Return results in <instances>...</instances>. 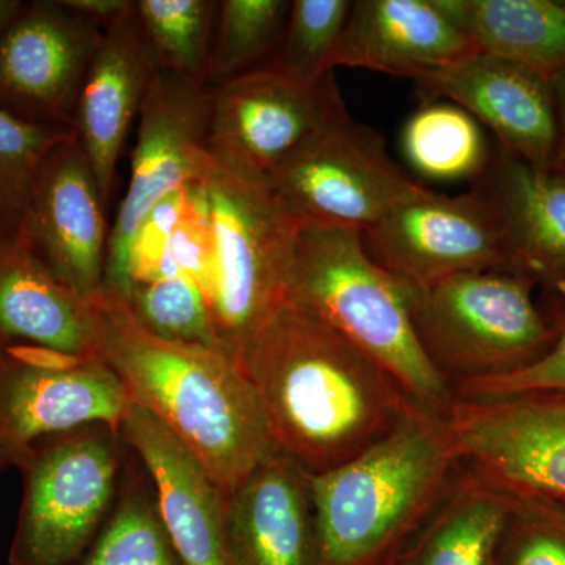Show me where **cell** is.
<instances>
[{"label": "cell", "instance_id": "20", "mask_svg": "<svg viewBox=\"0 0 565 565\" xmlns=\"http://www.w3.org/2000/svg\"><path fill=\"white\" fill-rule=\"evenodd\" d=\"M473 185L497 212L508 269L565 296V174L535 169L497 145Z\"/></svg>", "mask_w": 565, "mask_h": 565}, {"label": "cell", "instance_id": "5", "mask_svg": "<svg viewBox=\"0 0 565 565\" xmlns=\"http://www.w3.org/2000/svg\"><path fill=\"white\" fill-rule=\"evenodd\" d=\"M202 185L214 241L212 321L222 351L239 363L245 345L285 302L299 226L263 178L215 162Z\"/></svg>", "mask_w": 565, "mask_h": 565}, {"label": "cell", "instance_id": "35", "mask_svg": "<svg viewBox=\"0 0 565 565\" xmlns=\"http://www.w3.org/2000/svg\"><path fill=\"white\" fill-rule=\"evenodd\" d=\"M185 189L162 200L141 223L129 256V282L181 274L173 262L172 233L184 202Z\"/></svg>", "mask_w": 565, "mask_h": 565}, {"label": "cell", "instance_id": "34", "mask_svg": "<svg viewBox=\"0 0 565 565\" xmlns=\"http://www.w3.org/2000/svg\"><path fill=\"white\" fill-rule=\"evenodd\" d=\"M172 256L178 270L200 286L210 303L214 281V241L202 182L185 189L172 233Z\"/></svg>", "mask_w": 565, "mask_h": 565}, {"label": "cell", "instance_id": "8", "mask_svg": "<svg viewBox=\"0 0 565 565\" xmlns=\"http://www.w3.org/2000/svg\"><path fill=\"white\" fill-rule=\"evenodd\" d=\"M211 85L158 68L139 114L128 191L110 228L103 288L128 297L129 256L141 223L162 200L199 184L215 167Z\"/></svg>", "mask_w": 565, "mask_h": 565}, {"label": "cell", "instance_id": "23", "mask_svg": "<svg viewBox=\"0 0 565 565\" xmlns=\"http://www.w3.org/2000/svg\"><path fill=\"white\" fill-rule=\"evenodd\" d=\"M479 51L553 77L565 71V0H435Z\"/></svg>", "mask_w": 565, "mask_h": 565}, {"label": "cell", "instance_id": "12", "mask_svg": "<svg viewBox=\"0 0 565 565\" xmlns=\"http://www.w3.org/2000/svg\"><path fill=\"white\" fill-rule=\"evenodd\" d=\"M457 459L509 494L565 505V396L457 397L444 415Z\"/></svg>", "mask_w": 565, "mask_h": 565}, {"label": "cell", "instance_id": "32", "mask_svg": "<svg viewBox=\"0 0 565 565\" xmlns=\"http://www.w3.org/2000/svg\"><path fill=\"white\" fill-rule=\"evenodd\" d=\"M509 501L498 565H565V505L520 494Z\"/></svg>", "mask_w": 565, "mask_h": 565}, {"label": "cell", "instance_id": "18", "mask_svg": "<svg viewBox=\"0 0 565 565\" xmlns=\"http://www.w3.org/2000/svg\"><path fill=\"white\" fill-rule=\"evenodd\" d=\"M481 52L435 0H356L330 61L422 81Z\"/></svg>", "mask_w": 565, "mask_h": 565}, {"label": "cell", "instance_id": "37", "mask_svg": "<svg viewBox=\"0 0 565 565\" xmlns=\"http://www.w3.org/2000/svg\"><path fill=\"white\" fill-rule=\"evenodd\" d=\"M552 84L555 93L557 136L555 156L550 169L565 174V71L553 76Z\"/></svg>", "mask_w": 565, "mask_h": 565}, {"label": "cell", "instance_id": "22", "mask_svg": "<svg viewBox=\"0 0 565 565\" xmlns=\"http://www.w3.org/2000/svg\"><path fill=\"white\" fill-rule=\"evenodd\" d=\"M14 344L95 355L87 302L18 237L0 239V348Z\"/></svg>", "mask_w": 565, "mask_h": 565}, {"label": "cell", "instance_id": "15", "mask_svg": "<svg viewBox=\"0 0 565 565\" xmlns=\"http://www.w3.org/2000/svg\"><path fill=\"white\" fill-rule=\"evenodd\" d=\"M103 33L61 2L25 6L0 36V109L73 131L82 82Z\"/></svg>", "mask_w": 565, "mask_h": 565}, {"label": "cell", "instance_id": "39", "mask_svg": "<svg viewBox=\"0 0 565 565\" xmlns=\"http://www.w3.org/2000/svg\"><path fill=\"white\" fill-rule=\"evenodd\" d=\"M2 468H3V465H2V462H0V470H2Z\"/></svg>", "mask_w": 565, "mask_h": 565}, {"label": "cell", "instance_id": "14", "mask_svg": "<svg viewBox=\"0 0 565 565\" xmlns=\"http://www.w3.org/2000/svg\"><path fill=\"white\" fill-rule=\"evenodd\" d=\"M107 202L76 134L41 162L18 239L79 299L102 291L110 228Z\"/></svg>", "mask_w": 565, "mask_h": 565}, {"label": "cell", "instance_id": "36", "mask_svg": "<svg viewBox=\"0 0 565 565\" xmlns=\"http://www.w3.org/2000/svg\"><path fill=\"white\" fill-rule=\"evenodd\" d=\"M62 6L77 17L106 29L136 9L134 0H62Z\"/></svg>", "mask_w": 565, "mask_h": 565}, {"label": "cell", "instance_id": "38", "mask_svg": "<svg viewBox=\"0 0 565 565\" xmlns=\"http://www.w3.org/2000/svg\"><path fill=\"white\" fill-rule=\"evenodd\" d=\"M24 9V3L17 0H0V36L17 21Z\"/></svg>", "mask_w": 565, "mask_h": 565}, {"label": "cell", "instance_id": "26", "mask_svg": "<svg viewBox=\"0 0 565 565\" xmlns=\"http://www.w3.org/2000/svg\"><path fill=\"white\" fill-rule=\"evenodd\" d=\"M291 2L223 0L218 2L207 84L217 85L277 57Z\"/></svg>", "mask_w": 565, "mask_h": 565}, {"label": "cell", "instance_id": "11", "mask_svg": "<svg viewBox=\"0 0 565 565\" xmlns=\"http://www.w3.org/2000/svg\"><path fill=\"white\" fill-rule=\"evenodd\" d=\"M345 111L333 73L305 84L269 62L211 85L207 148L226 169L266 180Z\"/></svg>", "mask_w": 565, "mask_h": 565}, {"label": "cell", "instance_id": "21", "mask_svg": "<svg viewBox=\"0 0 565 565\" xmlns=\"http://www.w3.org/2000/svg\"><path fill=\"white\" fill-rule=\"evenodd\" d=\"M234 565H319L308 473L289 457L259 465L228 497Z\"/></svg>", "mask_w": 565, "mask_h": 565}, {"label": "cell", "instance_id": "25", "mask_svg": "<svg viewBox=\"0 0 565 565\" xmlns=\"http://www.w3.org/2000/svg\"><path fill=\"white\" fill-rule=\"evenodd\" d=\"M405 159L416 173L434 181L481 180L493 148L481 122L445 99L423 102L403 128Z\"/></svg>", "mask_w": 565, "mask_h": 565}, {"label": "cell", "instance_id": "27", "mask_svg": "<svg viewBox=\"0 0 565 565\" xmlns=\"http://www.w3.org/2000/svg\"><path fill=\"white\" fill-rule=\"evenodd\" d=\"M217 10L211 0H137V18L159 68L207 84Z\"/></svg>", "mask_w": 565, "mask_h": 565}, {"label": "cell", "instance_id": "33", "mask_svg": "<svg viewBox=\"0 0 565 565\" xmlns=\"http://www.w3.org/2000/svg\"><path fill=\"white\" fill-rule=\"evenodd\" d=\"M455 396L468 399H498L525 394H564L565 396V311L557 315L556 337L534 362L494 377L456 382Z\"/></svg>", "mask_w": 565, "mask_h": 565}, {"label": "cell", "instance_id": "16", "mask_svg": "<svg viewBox=\"0 0 565 565\" xmlns=\"http://www.w3.org/2000/svg\"><path fill=\"white\" fill-rule=\"evenodd\" d=\"M150 476L163 527L182 565H234L228 533V494L180 438L139 405L120 426Z\"/></svg>", "mask_w": 565, "mask_h": 565}, {"label": "cell", "instance_id": "4", "mask_svg": "<svg viewBox=\"0 0 565 565\" xmlns=\"http://www.w3.org/2000/svg\"><path fill=\"white\" fill-rule=\"evenodd\" d=\"M285 300L381 364L427 411L444 416L455 401L416 334L404 281L374 262L359 230L299 226Z\"/></svg>", "mask_w": 565, "mask_h": 565}, {"label": "cell", "instance_id": "10", "mask_svg": "<svg viewBox=\"0 0 565 565\" xmlns=\"http://www.w3.org/2000/svg\"><path fill=\"white\" fill-rule=\"evenodd\" d=\"M131 397L96 355L36 345L0 348V462L20 468L44 438L88 424L120 433Z\"/></svg>", "mask_w": 565, "mask_h": 565}, {"label": "cell", "instance_id": "6", "mask_svg": "<svg viewBox=\"0 0 565 565\" xmlns=\"http://www.w3.org/2000/svg\"><path fill=\"white\" fill-rule=\"evenodd\" d=\"M404 285L424 352L455 384L526 366L555 340L556 327L534 302L533 282L503 267Z\"/></svg>", "mask_w": 565, "mask_h": 565}, {"label": "cell", "instance_id": "13", "mask_svg": "<svg viewBox=\"0 0 565 565\" xmlns=\"http://www.w3.org/2000/svg\"><path fill=\"white\" fill-rule=\"evenodd\" d=\"M374 262L411 286L475 270L508 269L500 221L481 189L460 195L419 184L363 233Z\"/></svg>", "mask_w": 565, "mask_h": 565}, {"label": "cell", "instance_id": "30", "mask_svg": "<svg viewBox=\"0 0 565 565\" xmlns=\"http://www.w3.org/2000/svg\"><path fill=\"white\" fill-rule=\"evenodd\" d=\"M74 132L0 109V239L20 236L41 162Z\"/></svg>", "mask_w": 565, "mask_h": 565}, {"label": "cell", "instance_id": "7", "mask_svg": "<svg viewBox=\"0 0 565 565\" xmlns=\"http://www.w3.org/2000/svg\"><path fill=\"white\" fill-rule=\"evenodd\" d=\"M120 433L88 424L39 441L18 470L24 489L9 565H74L109 519L121 482Z\"/></svg>", "mask_w": 565, "mask_h": 565}, {"label": "cell", "instance_id": "1", "mask_svg": "<svg viewBox=\"0 0 565 565\" xmlns=\"http://www.w3.org/2000/svg\"><path fill=\"white\" fill-rule=\"evenodd\" d=\"M239 364L275 448L310 475L360 455L418 404L381 364L286 300Z\"/></svg>", "mask_w": 565, "mask_h": 565}, {"label": "cell", "instance_id": "29", "mask_svg": "<svg viewBox=\"0 0 565 565\" xmlns=\"http://www.w3.org/2000/svg\"><path fill=\"white\" fill-rule=\"evenodd\" d=\"M126 302L156 337L222 351L206 296L185 275L134 281Z\"/></svg>", "mask_w": 565, "mask_h": 565}, {"label": "cell", "instance_id": "24", "mask_svg": "<svg viewBox=\"0 0 565 565\" xmlns=\"http://www.w3.org/2000/svg\"><path fill=\"white\" fill-rule=\"evenodd\" d=\"M509 504V494L481 476H462L449 486L399 565H498Z\"/></svg>", "mask_w": 565, "mask_h": 565}, {"label": "cell", "instance_id": "17", "mask_svg": "<svg viewBox=\"0 0 565 565\" xmlns=\"http://www.w3.org/2000/svg\"><path fill=\"white\" fill-rule=\"evenodd\" d=\"M423 102L445 99L493 132L498 147L535 169H550L557 122L552 77L478 52L467 61L416 81Z\"/></svg>", "mask_w": 565, "mask_h": 565}, {"label": "cell", "instance_id": "28", "mask_svg": "<svg viewBox=\"0 0 565 565\" xmlns=\"http://www.w3.org/2000/svg\"><path fill=\"white\" fill-rule=\"evenodd\" d=\"M74 565H182L139 478L118 490L117 503L98 537Z\"/></svg>", "mask_w": 565, "mask_h": 565}, {"label": "cell", "instance_id": "3", "mask_svg": "<svg viewBox=\"0 0 565 565\" xmlns=\"http://www.w3.org/2000/svg\"><path fill=\"white\" fill-rule=\"evenodd\" d=\"M459 463L444 416L415 404L348 462L308 473L319 565H399Z\"/></svg>", "mask_w": 565, "mask_h": 565}, {"label": "cell", "instance_id": "9", "mask_svg": "<svg viewBox=\"0 0 565 565\" xmlns=\"http://www.w3.org/2000/svg\"><path fill=\"white\" fill-rule=\"evenodd\" d=\"M264 181L297 226L362 233L419 185L390 158L381 134L353 120L349 111Z\"/></svg>", "mask_w": 565, "mask_h": 565}, {"label": "cell", "instance_id": "2", "mask_svg": "<svg viewBox=\"0 0 565 565\" xmlns=\"http://www.w3.org/2000/svg\"><path fill=\"white\" fill-rule=\"evenodd\" d=\"M87 305L93 353L120 379L131 403L172 430L228 497L278 455L239 363L218 349L156 337L109 289Z\"/></svg>", "mask_w": 565, "mask_h": 565}, {"label": "cell", "instance_id": "19", "mask_svg": "<svg viewBox=\"0 0 565 565\" xmlns=\"http://www.w3.org/2000/svg\"><path fill=\"white\" fill-rule=\"evenodd\" d=\"M158 68L136 9L104 29L82 82L73 132L92 163L106 202L122 148Z\"/></svg>", "mask_w": 565, "mask_h": 565}, {"label": "cell", "instance_id": "31", "mask_svg": "<svg viewBox=\"0 0 565 565\" xmlns=\"http://www.w3.org/2000/svg\"><path fill=\"white\" fill-rule=\"evenodd\" d=\"M351 9L349 0H294L280 50L270 63L305 84L333 73L330 61Z\"/></svg>", "mask_w": 565, "mask_h": 565}]
</instances>
